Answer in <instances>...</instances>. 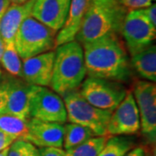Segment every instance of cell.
Masks as SVG:
<instances>
[{"label":"cell","instance_id":"8fae6325","mask_svg":"<svg viewBox=\"0 0 156 156\" xmlns=\"http://www.w3.org/2000/svg\"><path fill=\"white\" fill-rule=\"evenodd\" d=\"M22 139L37 147H62L63 125L44 122L36 118H29L27 132Z\"/></svg>","mask_w":156,"mask_h":156},{"label":"cell","instance_id":"d4e9b609","mask_svg":"<svg viewBox=\"0 0 156 156\" xmlns=\"http://www.w3.org/2000/svg\"><path fill=\"white\" fill-rule=\"evenodd\" d=\"M38 156H66V150L55 147H39Z\"/></svg>","mask_w":156,"mask_h":156},{"label":"cell","instance_id":"4316f807","mask_svg":"<svg viewBox=\"0 0 156 156\" xmlns=\"http://www.w3.org/2000/svg\"><path fill=\"white\" fill-rule=\"evenodd\" d=\"M6 83L5 75L4 76V78L0 83V115H3L5 113L6 104Z\"/></svg>","mask_w":156,"mask_h":156},{"label":"cell","instance_id":"e575fe53","mask_svg":"<svg viewBox=\"0 0 156 156\" xmlns=\"http://www.w3.org/2000/svg\"><path fill=\"white\" fill-rule=\"evenodd\" d=\"M146 156H154V154L153 155L152 153H147V151L146 150Z\"/></svg>","mask_w":156,"mask_h":156},{"label":"cell","instance_id":"cb8c5ba5","mask_svg":"<svg viewBox=\"0 0 156 156\" xmlns=\"http://www.w3.org/2000/svg\"><path fill=\"white\" fill-rule=\"evenodd\" d=\"M128 10L143 9L152 4L153 0H119Z\"/></svg>","mask_w":156,"mask_h":156},{"label":"cell","instance_id":"d6a6232c","mask_svg":"<svg viewBox=\"0 0 156 156\" xmlns=\"http://www.w3.org/2000/svg\"><path fill=\"white\" fill-rule=\"evenodd\" d=\"M29 0H11L12 3H16V4H22L24 2H27Z\"/></svg>","mask_w":156,"mask_h":156},{"label":"cell","instance_id":"2e32d148","mask_svg":"<svg viewBox=\"0 0 156 156\" xmlns=\"http://www.w3.org/2000/svg\"><path fill=\"white\" fill-rule=\"evenodd\" d=\"M89 3L90 0H71L66 21L61 30L56 33V47L76 40Z\"/></svg>","mask_w":156,"mask_h":156},{"label":"cell","instance_id":"83f0119b","mask_svg":"<svg viewBox=\"0 0 156 156\" xmlns=\"http://www.w3.org/2000/svg\"><path fill=\"white\" fill-rule=\"evenodd\" d=\"M15 140L16 139L11 135L0 131V152L9 147Z\"/></svg>","mask_w":156,"mask_h":156},{"label":"cell","instance_id":"30bf717a","mask_svg":"<svg viewBox=\"0 0 156 156\" xmlns=\"http://www.w3.org/2000/svg\"><path fill=\"white\" fill-rule=\"evenodd\" d=\"M140 130V115L132 90L112 112L107 127V135H132Z\"/></svg>","mask_w":156,"mask_h":156},{"label":"cell","instance_id":"9a60e30c","mask_svg":"<svg viewBox=\"0 0 156 156\" xmlns=\"http://www.w3.org/2000/svg\"><path fill=\"white\" fill-rule=\"evenodd\" d=\"M35 0H29L22 4L11 3L0 19V36L4 43L14 41L17 30L23 21L30 16Z\"/></svg>","mask_w":156,"mask_h":156},{"label":"cell","instance_id":"5b68a950","mask_svg":"<svg viewBox=\"0 0 156 156\" xmlns=\"http://www.w3.org/2000/svg\"><path fill=\"white\" fill-rule=\"evenodd\" d=\"M67 121L89 128L95 136H108L107 127L113 111L100 109L90 104L81 95L79 89L68 91L62 95Z\"/></svg>","mask_w":156,"mask_h":156},{"label":"cell","instance_id":"7a4b0ae2","mask_svg":"<svg viewBox=\"0 0 156 156\" xmlns=\"http://www.w3.org/2000/svg\"><path fill=\"white\" fill-rule=\"evenodd\" d=\"M127 10L119 0H90L76 40L83 44L108 34H122Z\"/></svg>","mask_w":156,"mask_h":156},{"label":"cell","instance_id":"f546056e","mask_svg":"<svg viewBox=\"0 0 156 156\" xmlns=\"http://www.w3.org/2000/svg\"><path fill=\"white\" fill-rule=\"evenodd\" d=\"M12 3L11 0H0V19Z\"/></svg>","mask_w":156,"mask_h":156},{"label":"cell","instance_id":"8992f818","mask_svg":"<svg viewBox=\"0 0 156 156\" xmlns=\"http://www.w3.org/2000/svg\"><path fill=\"white\" fill-rule=\"evenodd\" d=\"M79 91L93 106L103 110L114 111L124 99L128 89L122 83L88 76L81 84Z\"/></svg>","mask_w":156,"mask_h":156},{"label":"cell","instance_id":"836d02e7","mask_svg":"<svg viewBox=\"0 0 156 156\" xmlns=\"http://www.w3.org/2000/svg\"><path fill=\"white\" fill-rule=\"evenodd\" d=\"M4 73H3V70H2V69L0 67V83H1V82H2V80H3V78H4Z\"/></svg>","mask_w":156,"mask_h":156},{"label":"cell","instance_id":"7c38bea8","mask_svg":"<svg viewBox=\"0 0 156 156\" xmlns=\"http://www.w3.org/2000/svg\"><path fill=\"white\" fill-rule=\"evenodd\" d=\"M55 50L42 53L23 60L22 78L30 85L49 87L50 85Z\"/></svg>","mask_w":156,"mask_h":156},{"label":"cell","instance_id":"5bb4252c","mask_svg":"<svg viewBox=\"0 0 156 156\" xmlns=\"http://www.w3.org/2000/svg\"><path fill=\"white\" fill-rule=\"evenodd\" d=\"M6 104L4 114L21 117L28 120L29 96L30 84L23 78L6 76Z\"/></svg>","mask_w":156,"mask_h":156},{"label":"cell","instance_id":"ac0fdd59","mask_svg":"<svg viewBox=\"0 0 156 156\" xmlns=\"http://www.w3.org/2000/svg\"><path fill=\"white\" fill-rule=\"evenodd\" d=\"M94 136H95V134L89 128L69 122L63 126L62 147L64 150H69Z\"/></svg>","mask_w":156,"mask_h":156},{"label":"cell","instance_id":"52a82bcc","mask_svg":"<svg viewBox=\"0 0 156 156\" xmlns=\"http://www.w3.org/2000/svg\"><path fill=\"white\" fill-rule=\"evenodd\" d=\"M29 115L44 122L63 124L67 112L60 95L47 87L31 85L29 96Z\"/></svg>","mask_w":156,"mask_h":156},{"label":"cell","instance_id":"9c48e42d","mask_svg":"<svg viewBox=\"0 0 156 156\" xmlns=\"http://www.w3.org/2000/svg\"><path fill=\"white\" fill-rule=\"evenodd\" d=\"M138 108L140 130L147 140L155 144L156 139V86L146 80L136 81L132 91Z\"/></svg>","mask_w":156,"mask_h":156},{"label":"cell","instance_id":"4dcf8cb0","mask_svg":"<svg viewBox=\"0 0 156 156\" xmlns=\"http://www.w3.org/2000/svg\"><path fill=\"white\" fill-rule=\"evenodd\" d=\"M4 47H5V43H4L3 39L0 36V59H1V56L3 54V51H4Z\"/></svg>","mask_w":156,"mask_h":156},{"label":"cell","instance_id":"3957f363","mask_svg":"<svg viewBox=\"0 0 156 156\" xmlns=\"http://www.w3.org/2000/svg\"><path fill=\"white\" fill-rule=\"evenodd\" d=\"M86 74L83 45L74 40L56 47L50 85L53 91L62 95L79 89Z\"/></svg>","mask_w":156,"mask_h":156},{"label":"cell","instance_id":"603a6c76","mask_svg":"<svg viewBox=\"0 0 156 156\" xmlns=\"http://www.w3.org/2000/svg\"><path fill=\"white\" fill-rule=\"evenodd\" d=\"M8 156H38V148L25 140H15L9 147Z\"/></svg>","mask_w":156,"mask_h":156},{"label":"cell","instance_id":"f1b7e54d","mask_svg":"<svg viewBox=\"0 0 156 156\" xmlns=\"http://www.w3.org/2000/svg\"><path fill=\"white\" fill-rule=\"evenodd\" d=\"M124 156H146V148L138 146L131 148Z\"/></svg>","mask_w":156,"mask_h":156},{"label":"cell","instance_id":"d6986e66","mask_svg":"<svg viewBox=\"0 0 156 156\" xmlns=\"http://www.w3.org/2000/svg\"><path fill=\"white\" fill-rule=\"evenodd\" d=\"M134 145V140L128 135L109 136L97 156H124Z\"/></svg>","mask_w":156,"mask_h":156},{"label":"cell","instance_id":"ba28073f","mask_svg":"<svg viewBox=\"0 0 156 156\" xmlns=\"http://www.w3.org/2000/svg\"><path fill=\"white\" fill-rule=\"evenodd\" d=\"M122 34L132 56L153 44L155 40L156 28L151 24L141 9L131 10L126 14Z\"/></svg>","mask_w":156,"mask_h":156},{"label":"cell","instance_id":"1f68e13d","mask_svg":"<svg viewBox=\"0 0 156 156\" xmlns=\"http://www.w3.org/2000/svg\"><path fill=\"white\" fill-rule=\"evenodd\" d=\"M8 150H9V147H7L5 149H4L3 151L0 152V156H8Z\"/></svg>","mask_w":156,"mask_h":156},{"label":"cell","instance_id":"7402d4cb","mask_svg":"<svg viewBox=\"0 0 156 156\" xmlns=\"http://www.w3.org/2000/svg\"><path fill=\"white\" fill-rule=\"evenodd\" d=\"M109 136H94L81 145L66 151V156H97Z\"/></svg>","mask_w":156,"mask_h":156},{"label":"cell","instance_id":"e0dca14e","mask_svg":"<svg viewBox=\"0 0 156 156\" xmlns=\"http://www.w3.org/2000/svg\"><path fill=\"white\" fill-rule=\"evenodd\" d=\"M131 66L140 77L155 83L156 81V46L149 45L139 53L131 56Z\"/></svg>","mask_w":156,"mask_h":156},{"label":"cell","instance_id":"484cf974","mask_svg":"<svg viewBox=\"0 0 156 156\" xmlns=\"http://www.w3.org/2000/svg\"><path fill=\"white\" fill-rule=\"evenodd\" d=\"M146 17L148 19L150 23L156 28V5L155 4H151L150 5L141 9Z\"/></svg>","mask_w":156,"mask_h":156},{"label":"cell","instance_id":"277c9868","mask_svg":"<svg viewBox=\"0 0 156 156\" xmlns=\"http://www.w3.org/2000/svg\"><path fill=\"white\" fill-rule=\"evenodd\" d=\"M55 30H51L33 17L25 18L14 37V45L22 60L56 48Z\"/></svg>","mask_w":156,"mask_h":156},{"label":"cell","instance_id":"44dd1931","mask_svg":"<svg viewBox=\"0 0 156 156\" xmlns=\"http://www.w3.org/2000/svg\"><path fill=\"white\" fill-rule=\"evenodd\" d=\"M28 120L9 114L0 115V131L19 139L25 135L27 132Z\"/></svg>","mask_w":156,"mask_h":156},{"label":"cell","instance_id":"4fadbf2b","mask_svg":"<svg viewBox=\"0 0 156 156\" xmlns=\"http://www.w3.org/2000/svg\"><path fill=\"white\" fill-rule=\"evenodd\" d=\"M71 0H35L30 16L58 32L66 21Z\"/></svg>","mask_w":156,"mask_h":156},{"label":"cell","instance_id":"ffe728a7","mask_svg":"<svg viewBox=\"0 0 156 156\" xmlns=\"http://www.w3.org/2000/svg\"><path fill=\"white\" fill-rule=\"evenodd\" d=\"M0 63L10 76L22 78L23 62L13 42L5 44Z\"/></svg>","mask_w":156,"mask_h":156},{"label":"cell","instance_id":"6da1fadb","mask_svg":"<svg viewBox=\"0 0 156 156\" xmlns=\"http://www.w3.org/2000/svg\"><path fill=\"white\" fill-rule=\"evenodd\" d=\"M82 45L88 76L122 83L130 80L131 62L119 35L108 34Z\"/></svg>","mask_w":156,"mask_h":156}]
</instances>
